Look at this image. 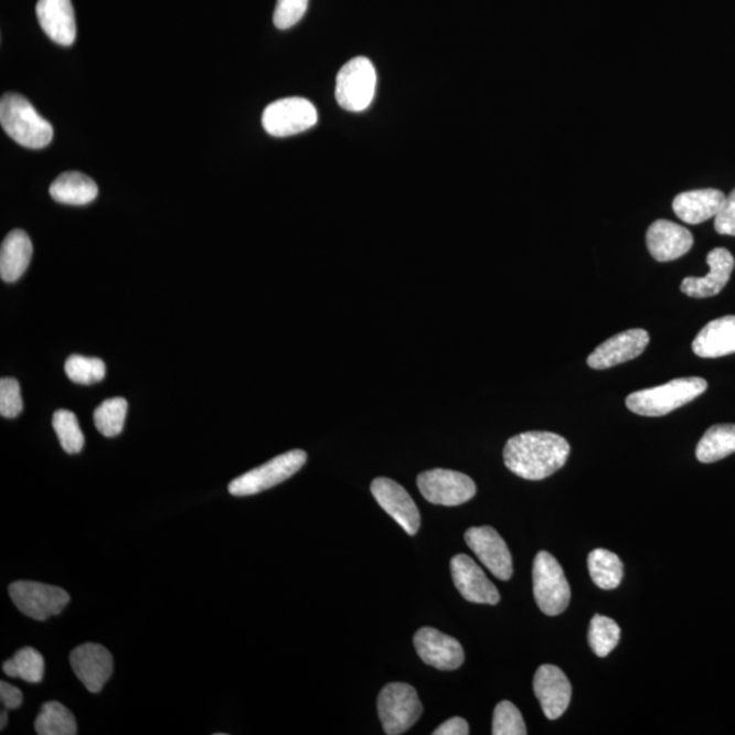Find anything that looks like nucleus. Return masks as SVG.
Returning <instances> with one entry per match:
<instances>
[{"label":"nucleus","mask_w":735,"mask_h":735,"mask_svg":"<svg viewBox=\"0 0 735 735\" xmlns=\"http://www.w3.org/2000/svg\"><path fill=\"white\" fill-rule=\"evenodd\" d=\"M569 443L552 432H524L511 437L504 447L507 469L523 480L540 481L567 464Z\"/></svg>","instance_id":"f257e3e1"},{"label":"nucleus","mask_w":735,"mask_h":735,"mask_svg":"<svg viewBox=\"0 0 735 735\" xmlns=\"http://www.w3.org/2000/svg\"><path fill=\"white\" fill-rule=\"evenodd\" d=\"M533 592L536 605L546 616H558L568 608L571 588L562 565L551 553L540 552L533 564Z\"/></svg>","instance_id":"20e7f679"},{"label":"nucleus","mask_w":735,"mask_h":735,"mask_svg":"<svg viewBox=\"0 0 735 735\" xmlns=\"http://www.w3.org/2000/svg\"><path fill=\"white\" fill-rule=\"evenodd\" d=\"M735 452V424L714 425L705 432L696 448L702 464H714Z\"/></svg>","instance_id":"393cba45"},{"label":"nucleus","mask_w":735,"mask_h":735,"mask_svg":"<svg viewBox=\"0 0 735 735\" xmlns=\"http://www.w3.org/2000/svg\"><path fill=\"white\" fill-rule=\"evenodd\" d=\"M710 273L707 276L686 277L681 284V291L693 299H707L720 295L723 288L731 281L735 260L731 251L726 248H714L707 255Z\"/></svg>","instance_id":"6ab92c4d"},{"label":"nucleus","mask_w":735,"mask_h":735,"mask_svg":"<svg viewBox=\"0 0 735 735\" xmlns=\"http://www.w3.org/2000/svg\"><path fill=\"white\" fill-rule=\"evenodd\" d=\"M34 728L39 735H75L78 731L74 715L57 702L43 705Z\"/></svg>","instance_id":"bb28decb"},{"label":"nucleus","mask_w":735,"mask_h":735,"mask_svg":"<svg viewBox=\"0 0 735 735\" xmlns=\"http://www.w3.org/2000/svg\"><path fill=\"white\" fill-rule=\"evenodd\" d=\"M726 195L721 190L704 189L681 192L673 201V210L685 224L699 225L715 219L721 212Z\"/></svg>","instance_id":"412c9836"},{"label":"nucleus","mask_w":735,"mask_h":735,"mask_svg":"<svg viewBox=\"0 0 735 735\" xmlns=\"http://www.w3.org/2000/svg\"><path fill=\"white\" fill-rule=\"evenodd\" d=\"M0 122L17 143L28 149H43L54 138L51 122L19 93H6L0 100Z\"/></svg>","instance_id":"f03ea898"},{"label":"nucleus","mask_w":735,"mask_h":735,"mask_svg":"<svg viewBox=\"0 0 735 735\" xmlns=\"http://www.w3.org/2000/svg\"><path fill=\"white\" fill-rule=\"evenodd\" d=\"M377 713L384 733L400 735L411 728L423 714L422 700L412 685L391 682L377 697Z\"/></svg>","instance_id":"39448f33"},{"label":"nucleus","mask_w":735,"mask_h":735,"mask_svg":"<svg viewBox=\"0 0 735 735\" xmlns=\"http://www.w3.org/2000/svg\"><path fill=\"white\" fill-rule=\"evenodd\" d=\"M38 20L52 41L63 46L74 44L77 38V22L72 0H39Z\"/></svg>","instance_id":"aec40b11"},{"label":"nucleus","mask_w":735,"mask_h":735,"mask_svg":"<svg viewBox=\"0 0 735 735\" xmlns=\"http://www.w3.org/2000/svg\"><path fill=\"white\" fill-rule=\"evenodd\" d=\"M6 723H8V713H6V711L3 710L2 711V726H0V728H2V731L6 726Z\"/></svg>","instance_id":"58836bf2"},{"label":"nucleus","mask_w":735,"mask_h":735,"mask_svg":"<svg viewBox=\"0 0 735 735\" xmlns=\"http://www.w3.org/2000/svg\"><path fill=\"white\" fill-rule=\"evenodd\" d=\"M650 335L643 329H632L612 335L588 355L587 364L593 370H609L618 364L639 358L649 347Z\"/></svg>","instance_id":"4468645a"},{"label":"nucleus","mask_w":735,"mask_h":735,"mask_svg":"<svg viewBox=\"0 0 735 735\" xmlns=\"http://www.w3.org/2000/svg\"><path fill=\"white\" fill-rule=\"evenodd\" d=\"M715 231L720 235L735 236V190L726 196L721 212L715 217Z\"/></svg>","instance_id":"c9c22d12"},{"label":"nucleus","mask_w":735,"mask_h":735,"mask_svg":"<svg viewBox=\"0 0 735 735\" xmlns=\"http://www.w3.org/2000/svg\"><path fill=\"white\" fill-rule=\"evenodd\" d=\"M128 404L125 398H110L104 401L93 414L98 432L105 437H115L125 428Z\"/></svg>","instance_id":"c756f323"},{"label":"nucleus","mask_w":735,"mask_h":735,"mask_svg":"<svg viewBox=\"0 0 735 735\" xmlns=\"http://www.w3.org/2000/svg\"><path fill=\"white\" fill-rule=\"evenodd\" d=\"M52 427H54L61 446L70 455L82 451L85 446V437L79 428L77 416L70 411H57L52 417Z\"/></svg>","instance_id":"7c9ffc66"},{"label":"nucleus","mask_w":735,"mask_h":735,"mask_svg":"<svg viewBox=\"0 0 735 735\" xmlns=\"http://www.w3.org/2000/svg\"><path fill=\"white\" fill-rule=\"evenodd\" d=\"M534 693L547 720H558L569 707L572 686L563 670L542 664L534 675Z\"/></svg>","instance_id":"f3484780"},{"label":"nucleus","mask_w":735,"mask_h":735,"mask_svg":"<svg viewBox=\"0 0 735 735\" xmlns=\"http://www.w3.org/2000/svg\"><path fill=\"white\" fill-rule=\"evenodd\" d=\"M309 0H277L276 10H274V25L278 29H289L295 26L308 9Z\"/></svg>","instance_id":"f704fd0d"},{"label":"nucleus","mask_w":735,"mask_h":735,"mask_svg":"<svg viewBox=\"0 0 735 735\" xmlns=\"http://www.w3.org/2000/svg\"><path fill=\"white\" fill-rule=\"evenodd\" d=\"M703 377H680L662 386L636 391L628 395L627 407L645 417H662L682 406L691 404L707 391Z\"/></svg>","instance_id":"7ed1b4c3"},{"label":"nucleus","mask_w":735,"mask_h":735,"mask_svg":"<svg viewBox=\"0 0 735 735\" xmlns=\"http://www.w3.org/2000/svg\"><path fill=\"white\" fill-rule=\"evenodd\" d=\"M3 672L11 679H21L31 684H39L44 675V658L32 647H25L3 663Z\"/></svg>","instance_id":"cd10ccee"},{"label":"nucleus","mask_w":735,"mask_h":735,"mask_svg":"<svg viewBox=\"0 0 735 735\" xmlns=\"http://www.w3.org/2000/svg\"><path fill=\"white\" fill-rule=\"evenodd\" d=\"M693 353L702 359H717L735 353V315L705 324L692 343Z\"/></svg>","instance_id":"4be33fe9"},{"label":"nucleus","mask_w":735,"mask_h":735,"mask_svg":"<svg viewBox=\"0 0 735 735\" xmlns=\"http://www.w3.org/2000/svg\"><path fill=\"white\" fill-rule=\"evenodd\" d=\"M465 541L490 574L500 580L511 579L513 574L511 552L498 531L489 526L471 528L466 531Z\"/></svg>","instance_id":"f8f14e48"},{"label":"nucleus","mask_w":735,"mask_h":735,"mask_svg":"<svg viewBox=\"0 0 735 735\" xmlns=\"http://www.w3.org/2000/svg\"><path fill=\"white\" fill-rule=\"evenodd\" d=\"M0 700H2L6 710H15L21 707L23 694L19 688L2 681L0 682Z\"/></svg>","instance_id":"e433bc0d"},{"label":"nucleus","mask_w":735,"mask_h":735,"mask_svg":"<svg viewBox=\"0 0 735 735\" xmlns=\"http://www.w3.org/2000/svg\"><path fill=\"white\" fill-rule=\"evenodd\" d=\"M451 574L455 587L466 600L472 604L498 605L500 594L486 572L466 554H457L451 560Z\"/></svg>","instance_id":"2eb2a0df"},{"label":"nucleus","mask_w":735,"mask_h":735,"mask_svg":"<svg viewBox=\"0 0 735 735\" xmlns=\"http://www.w3.org/2000/svg\"><path fill=\"white\" fill-rule=\"evenodd\" d=\"M33 245L26 232L15 230L6 236L0 248V277L4 283H15L31 264Z\"/></svg>","instance_id":"5701e85b"},{"label":"nucleus","mask_w":735,"mask_h":735,"mask_svg":"<svg viewBox=\"0 0 735 735\" xmlns=\"http://www.w3.org/2000/svg\"><path fill=\"white\" fill-rule=\"evenodd\" d=\"M50 194L56 202L72 204V206H84V204L96 200L98 187L95 180L84 173L66 172L52 183Z\"/></svg>","instance_id":"b1692460"},{"label":"nucleus","mask_w":735,"mask_h":735,"mask_svg":"<svg viewBox=\"0 0 735 735\" xmlns=\"http://www.w3.org/2000/svg\"><path fill=\"white\" fill-rule=\"evenodd\" d=\"M318 122L317 108L302 97L271 103L262 116V125L273 137L285 138L309 130Z\"/></svg>","instance_id":"9d476101"},{"label":"nucleus","mask_w":735,"mask_h":735,"mask_svg":"<svg viewBox=\"0 0 735 735\" xmlns=\"http://www.w3.org/2000/svg\"><path fill=\"white\" fill-rule=\"evenodd\" d=\"M413 641L418 657L443 672H452L465 662V651L459 641L435 628L418 629Z\"/></svg>","instance_id":"ddd939ff"},{"label":"nucleus","mask_w":735,"mask_h":735,"mask_svg":"<svg viewBox=\"0 0 735 735\" xmlns=\"http://www.w3.org/2000/svg\"><path fill=\"white\" fill-rule=\"evenodd\" d=\"M588 571L595 585L603 590H615L622 580L624 567L617 554L595 550L588 554Z\"/></svg>","instance_id":"a878e982"},{"label":"nucleus","mask_w":735,"mask_h":735,"mask_svg":"<svg viewBox=\"0 0 735 735\" xmlns=\"http://www.w3.org/2000/svg\"><path fill=\"white\" fill-rule=\"evenodd\" d=\"M376 82V70L372 62L366 57H354L338 73V104L349 113H363L375 97Z\"/></svg>","instance_id":"0eeeda50"},{"label":"nucleus","mask_w":735,"mask_h":735,"mask_svg":"<svg viewBox=\"0 0 735 735\" xmlns=\"http://www.w3.org/2000/svg\"><path fill=\"white\" fill-rule=\"evenodd\" d=\"M307 462V452L302 449L278 455L270 462L259 466L254 470L245 472L230 483V493L236 498L253 496L271 489L278 483L289 480L297 471H300Z\"/></svg>","instance_id":"423d86ee"},{"label":"nucleus","mask_w":735,"mask_h":735,"mask_svg":"<svg viewBox=\"0 0 735 735\" xmlns=\"http://www.w3.org/2000/svg\"><path fill=\"white\" fill-rule=\"evenodd\" d=\"M23 408L20 383L13 377L0 381V414L4 418L19 417Z\"/></svg>","instance_id":"72a5a7b5"},{"label":"nucleus","mask_w":735,"mask_h":735,"mask_svg":"<svg viewBox=\"0 0 735 735\" xmlns=\"http://www.w3.org/2000/svg\"><path fill=\"white\" fill-rule=\"evenodd\" d=\"M70 663L75 675L92 693L100 692L114 672L113 653L96 643L78 646L70 653Z\"/></svg>","instance_id":"dca6fc26"},{"label":"nucleus","mask_w":735,"mask_h":735,"mask_svg":"<svg viewBox=\"0 0 735 735\" xmlns=\"http://www.w3.org/2000/svg\"><path fill=\"white\" fill-rule=\"evenodd\" d=\"M493 735H526V723L516 705L504 700L496 705L493 713Z\"/></svg>","instance_id":"473e14b6"},{"label":"nucleus","mask_w":735,"mask_h":735,"mask_svg":"<svg viewBox=\"0 0 735 735\" xmlns=\"http://www.w3.org/2000/svg\"><path fill=\"white\" fill-rule=\"evenodd\" d=\"M64 372H66L70 381L89 386V384L102 382L107 370H105L104 361L100 359L73 354L64 364Z\"/></svg>","instance_id":"2f4dec72"},{"label":"nucleus","mask_w":735,"mask_h":735,"mask_svg":"<svg viewBox=\"0 0 735 735\" xmlns=\"http://www.w3.org/2000/svg\"><path fill=\"white\" fill-rule=\"evenodd\" d=\"M469 733V723L464 717L457 716L437 727L434 735H468Z\"/></svg>","instance_id":"4c0bfd02"},{"label":"nucleus","mask_w":735,"mask_h":735,"mask_svg":"<svg viewBox=\"0 0 735 735\" xmlns=\"http://www.w3.org/2000/svg\"><path fill=\"white\" fill-rule=\"evenodd\" d=\"M646 242L653 259L672 262L690 253L694 241L691 231L685 226L658 220L647 231Z\"/></svg>","instance_id":"a211bd4d"},{"label":"nucleus","mask_w":735,"mask_h":735,"mask_svg":"<svg viewBox=\"0 0 735 735\" xmlns=\"http://www.w3.org/2000/svg\"><path fill=\"white\" fill-rule=\"evenodd\" d=\"M417 487L424 499L432 504L455 507L468 503L475 498V481L464 472L434 469L417 477Z\"/></svg>","instance_id":"1a4fd4ad"},{"label":"nucleus","mask_w":735,"mask_h":735,"mask_svg":"<svg viewBox=\"0 0 735 735\" xmlns=\"http://www.w3.org/2000/svg\"><path fill=\"white\" fill-rule=\"evenodd\" d=\"M9 594L17 609L38 621L61 615L70 603V595L63 588L39 582H15Z\"/></svg>","instance_id":"6e6552de"},{"label":"nucleus","mask_w":735,"mask_h":735,"mask_svg":"<svg viewBox=\"0 0 735 735\" xmlns=\"http://www.w3.org/2000/svg\"><path fill=\"white\" fill-rule=\"evenodd\" d=\"M621 638V629L609 617L595 615L588 629V643L595 656L608 657L616 649Z\"/></svg>","instance_id":"c85d7f7f"},{"label":"nucleus","mask_w":735,"mask_h":735,"mask_svg":"<svg viewBox=\"0 0 735 735\" xmlns=\"http://www.w3.org/2000/svg\"><path fill=\"white\" fill-rule=\"evenodd\" d=\"M371 492L377 504L406 531L416 535L422 526V515L411 494L398 482L390 478L379 477L371 483Z\"/></svg>","instance_id":"9b49d317"}]
</instances>
